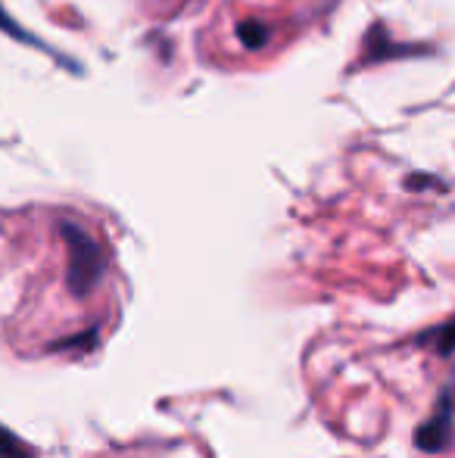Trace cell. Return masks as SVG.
<instances>
[{
  "label": "cell",
  "instance_id": "cell-1",
  "mask_svg": "<svg viewBox=\"0 0 455 458\" xmlns=\"http://www.w3.org/2000/svg\"><path fill=\"white\" fill-rule=\"evenodd\" d=\"M60 237L66 243L69 266H66V287L72 296L85 300L97 290L106 275V253L88 228L79 222H60Z\"/></svg>",
  "mask_w": 455,
  "mask_h": 458
},
{
  "label": "cell",
  "instance_id": "cell-7",
  "mask_svg": "<svg viewBox=\"0 0 455 458\" xmlns=\"http://www.w3.org/2000/svg\"><path fill=\"white\" fill-rule=\"evenodd\" d=\"M0 31H6L10 38H16V41H25V44H31V47H38V50H47V54H54V50L47 47V44H41L35 35H29V31L22 29V25L16 22V19L10 16V13L4 10V4H0Z\"/></svg>",
  "mask_w": 455,
  "mask_h": 458
},
{
  "label": "cell",
  "instance_id": "cell-5",
  "mask_svg": "<svg viewBox=\"0 0 455 458\" xmlns=\"http://www.w3.org/2000/svg\"><path fill=\"white\" fill-rule=\"evenodd\" d=\"M237 38H240L243 47L256 50V47H265L268 38H272V29L259 19H249V22H240L237 25Z\"/></svg>",
  "mask_w": 455,
  "mask_h": 458
},
{
  "label": "cell",
  "instance_id": "cell-2",
  "mask_svg": "<svg viewBox=\"0 0 455 458\" xmlns=\"http://www.w3.org/2000/svg\"><path fill=\"white\" fill-rule=\"evenodd\" d=\"M455 443V405H452V393H440L437 411H434L427 421L418 424L415 430V446L427 455H440L450 453Z\"/></svg>",
  "mask_w": 455,
  "mask_h": 458
},
{
  "label": "cell",
  "instance_id": "cell-6",
  "mask_svg": "<svg viewBox=\"0 0 455 458\" xmlns=\"http://www.w3.org/2000/svg\"><path fill=\"white\" fill-rule=\"evenodd\" d=\"M0 458H38V453L25 440H19L13 430H6L0 424Z\"/></svg>",
  "mask_w": 455,
  "mask_h": 458
},
{
  "label": "cell",
  "instance_id": "cell-4",
  "mask_svg": "<svg viewBox=\"0 0 455 458\" xmlns=\"http://www.w3.org/2000/svg\"><path fill=\"white\" fill-rule=\"evenodd\" d=\"M418 344H431L434 350H437V356H452L455 352V315L450 321H443V325L431 327L427 334H421Z\"/></svg>",
  "mask_w": 455,
  "mask_h": 458
},
{
  "label": "cell",
  "instance_id": "cell-3",
  "mask_svg": "<svg viewBox=\"0 0 455 458\" xmlns=\"http://www.w3.org/2000/svg\"><path fill=\"white\" fill-rule=\"evenodd\" d=\"M427 54V47H409V44H400L390 38L387 25L375 22L368 29L362 41V56H358V66H368V63H381V60H393V56H418Z\"/></svg>",
  "mask_w": 455,
  "mask_h": 458
}]
</instances>
